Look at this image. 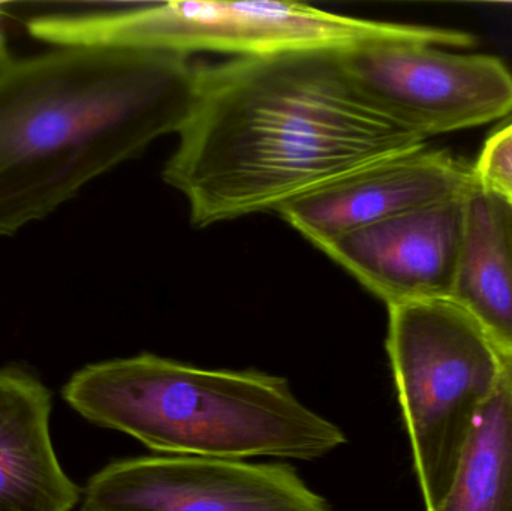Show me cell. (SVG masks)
Listing matches in <instances>:
<instances>
[{
	"label": "cell",
	"instance_id": "obj_3",
	"mask_svg": "<svg viewBox=\"0 0 512 511\" xmlns=\"http://www.w3.org/2000/svg\"><path fill=\"white\" fill-rule=\"evenodd\" d=\"M62 396L93 425L122 432L159 456L315 461L346 441L285 378L155 354L84 366Z\"/></svg>",
	"mask_w": 512,
	"mask_h": 511
},
{
	"label": "cell",
	"instance_id": "obj_14",
	"mask_svg": "<svg viewBox=\"0 0 512 511\" xmlns=\"http://www.w3.org/2000/svg\"><path fill=\"white\" fill-rule=\"evenodd\" d=\"M9 59H11V56H9L8 44H6L5 35L0 30V66L8 62Z\"/></svg>",
	"mask_w": 512,
	"mask_h": 511
},
{
	"label": "cell",
	"instance_id": "obj_15",
	"mask_svg": "<svg viewBox=\"0 0 512 511\" xmlns=\"http://www.w3.org/2000/svg\"><path fill=\"white\" fill-rule=\"evenodd\" d=\"M2 8H3V3H0V15H2Z\"/></svg>",
	"mask_w": 512,
	"mask_h": 511
},
{
	"label": "cell",
	"instance_id": "obj_8",
	"mask_svg": "<svg viewBox=\"0 0 512 511\" xmlns=\"http://www.w3.org/2000/svg\"><path fill=\"white\" fill-rule=\"evenodd\" d=\"M474 185L472 165L421 146L361 165L276 213L319 248L403 213L460 200Z\"/></svg>",
	"mask_w": 512,
	"mask_h": 511
},
{
	"label": "cell",
	"instance_id": "obj_1",
	"mask_svg": "<svg viewBox=\"0 0 512 511\" xmlns=\"http://www.w3.org/2000/svg\"><path fill=\"white\" fill-rule=\"evenodd\" d=\"M426 146L352 77L342 48H298L201 68L191 113L165 164L195 227L277 212L385 156Z\"/></svg>",
	"mask_w": 512,
	"mask_h": 511
},
{
	"label": "cell",
	"instance_id": "obj_13",
	"mask_svg": "<svg viewBox=\"0 0 512 511\" xmlns=\"http://www.w3.org/2000/svg\"><path fill=\"white\" fill-rule=\"evenodd\" d=\"M472 168L480 185L512 201V123L486 141Z\"/></svg>",
	"mask_w": 512,
	"mask_h": 511
},
{
	"label": "cell",
	"instance_id": "obj_9",
	"mask_svg": "<svg viewBox=\"0 0 512 511\" xmlns=\"http://www.w3.org/2000/svg\"><path fill=\"white\" fill-rule=\"evenodd\" d=\"M463 200L412 210L319 246L390 306L450 300L462 248Z\"/></svg>",
	"mask_w": 512,
	"mask_h": 511
},
{
	"label": "cell",
	"instance_id": "obj_7",
	"mask_svg": "<svg viewBox=\"0 0 512 511\" xmlns=\"http://www.w3.org/2000/svg\"><path fill=\"white\" fill-rule=\"evenodd\" d=\"M80 511H331L283 464L143 456L107 465L81 492Z\"/></svg>",
	"mask_w": 512,
	"mask_h": 511
},
{
	"label": "cell",
	"instance_id": "obj_12",
	"mask_svg": "<svg viewBox=\"0 0 512 511\" xmlns=\"http://www.w3.org/2000/svg\"><path fill=\"white\" fill-rule=\"evenodd\" d=\"M501 356L498 386L463 447L447 497L435 511H512V356Z\"/></svg>",
	"mask_w": 512,
	"mask_h": 511
},
{
	"label": "cell",
	"instance_id": "obj_2",
	"mask_svg": "<svg viewBox=\"0 0 512 511\" xmlns=\"http://www.w3.org/2000/svg\"><path fill=\"white\" fill-rule=\"evenodd\" d=\"M201 68L185 54L57 45L0 66V239L185 125Z\"/></svg>",
	"mask_w": 512,
	"mask_h": 511
},
{
	"label": "cell",
	"instance_id": "obj_10",
	"mask_svg": "<svg viewBox=\"0 0 512 511\" xmlns=\"http://www.w3.org/2000/svg\"><path fill=\"white\" fill-rule=\"evenodd\" d=\"M47 387L0 369V511H71L81 491L54 452Z\"/></svg>",
	"mask_w": 512,
	"mask_h": 511
},
{
	"label": "cell",
	"instance_id": "obj_4",
	"mask_svg": "<svg viewBox=\"0 0 512 511\" xmlns=\"http://www.w3.org/2000/svg\"><path fill=\"white\" fill-rule=\"evenodd\" d=\"M387 353L424 506L435 511L495 393L502 356L453 300L390 306Z\"/></svg>",
	"mask_w": 512,
	"mask_h": 511
},
{
	"label": "cell",
	"instance_id": "obj_6",
	"mask_svg": "<svg viewBox=\"0 0 512 511\" xmlns=\"http://www.w3.org/2000/svg\"><path fill=\"white\" fill-rule=\"evenodd\" d=\"M472 44V35L459 30L399 24L342 53L364 95L388 119L427 140L512 111V72L501 59L447 50Z\"/></svg>",
	"mask_w": 512,
	"mask_h": 511
},
{
	"label": "cell",
	"instance_id": "obj_5",
	"mask_svg": "<svg viewBox=\"0 0 512 511\" xmlns=\"http://www.w3.org/2000/svg\"><path fill=\"white\" fill-rule=\"evenodd\" d=\"M397 27L279 0H171L122 11L48 12L26 21L29 35L50 47L128 45L191 57L201 51L249 57L298 48L343 50Z\"/></svg>",
	"mask_w": 512,
	"mask_h": 511
},
{
	"label": "cell",
	"instance_id": "obj_11",
	"mask_svg": "<svg viewBox=\"0 0 512 511\" xmlns=\"http://www.w3.org/2000/svg\"><path fill=\"white\" fill-rule=\"evenodd\" d=\"M462 248L451 299L512 356V201L475 179L463 200Z\"/></svg>",
	"mask_w": 512,
	"mask_h": 511
}]
</instances>
